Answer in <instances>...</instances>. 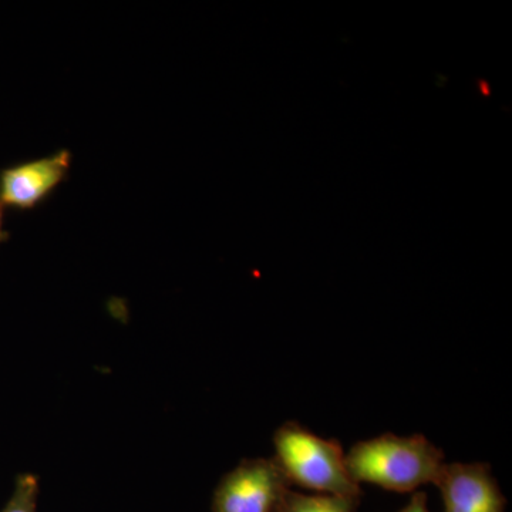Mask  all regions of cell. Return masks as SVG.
Here are the masks:
<instances>
[{"mask_svg": "<svg viewBox=\"0 0 512 512\" xmlns=\"http://www.w3.org/2000/svg\"><path fill=\"white\" fill-rule=\"evenodd\" d=\"M399 512H430L427 507V494L423 491H416L410 498L409 504Z\"/></svg>", "mask_w": 512, "mask_h": 512, "instance_id": "ba28073f", "label": "cell"}, {"mask_svg": "<svg viewBox=\"0 0 512 512\" xmlns=\"http://www.w3.org/2000/svg\"><path fill=\"white\" fill-rule=\"evenodd\" d=\"M274 446L275 461L289 484L319 494L362 497V488L350 477L338 440L323 439L296 421H286L275 431Z\"/></svg>", "mask_w": 512, "mask_h": 512, "instance_id": "7a4b0ae2", "label": "cell"}, {"mask_svg": "<svg viewBox=\"0 0 512 512\" xmlns=\"http://www.w3.org/2000/svg\"><path fill=\"white\" fill-rule=\"evenodd\" d=\"M8 239L9 232L3 229V207L0 205V244H2V242L8 241Z\"/></svg>", "mask_w": 512, "mask_h": 512, "instance_id": "9c48e42d", "label": "cell"}, {"mask_svg": "<svg viewBox=\"0 0 512 512\" xmlns=\"http://www.w3.org/2000/svg\"><path fill=\"white\" fill-rule=\"evenodd\" d=\"M72 160L69 150H59L52 156L2 168L0 205L25 212L45 204L69 177Z\"/></svg>", "mask_w": 512, "mask_h": 512, "instance_id": "277c9868", "label": "cell"}, {"mask_svg": "<svg viewBox=\"0 0 512 512\" xmlns=\"http://www.w3.org/2000/svg\"><path fill=\"white\" fill-rule=\"evenodd\" d=\"M360 498L345 495L296 493L289 488L275 512H357Z\"/></svg>", "mask_w": 512, "mask_h": 512, "instance_id": "8992f818", "label": "cell"}, {"mask_svg": "<svg viewBox=\"0 0 512 512\" xmlns=\"http://www.w3.org/2000/svg\"><path fill=\"white\" fill-rule=\"evenodd\" d=\"M289 485L274 457L241 461L218 484L212 512H275Z\"/></svg>", "mask_w": 512, "mask_h": 512, "instance_id": "3957f363", "label": "cell"}, {"mask_svg": "<svg viewBox=\"0 0 512 512\" xmlns=\"http://www.w3.org/2000/svg\"><path fill=\"white\" fill-rule=\"evenodd\" d=\"M434 485L444 512H505L507 500L487 463H444Z\"/></svg>", "mask_w": 512, "mask_h": 512, "instance_id": "5b68a950", "label": "cell"}, {"mask_svg": "<svg viewBox=\"0 0 512 512\" xmlns=\"http://www.w3.org/2000/svg\"><path fill=\"white\" fill-rule=\"evenodd\" d=\"M39 478L33 474H20L15 491L2 512H36Z\"/></svg>", "mask_w": 512, "mask_h": 512, "instance_id": "52a82bcc", "label": "cell"}, {"mask_svg": "<svg viewBox=\"0 0 512 512\" xmlns=\"http://www.w3.org/2000/svg\"><path fill=\"white\" fill-rule=\"evenodd\" d=\"M444 453L421 434H383L359 441L346 454V467L355 483H370L396 493H412L436 483Z\"/></svg>", "mask_w": 512, "mask_h": 512, "instance_id": "6da1fadb", "label": "cell"}]
</instances>
